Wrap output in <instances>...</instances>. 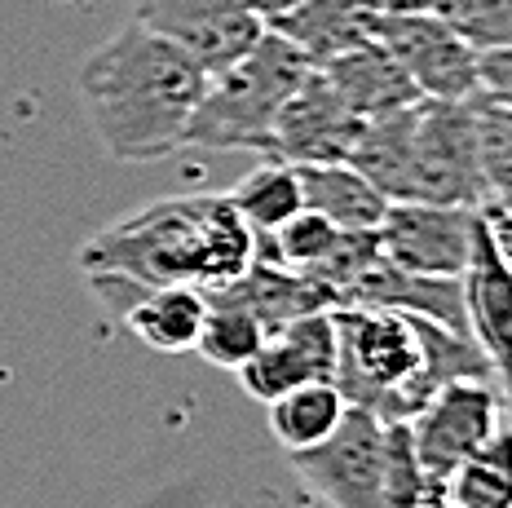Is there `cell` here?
Returning a JSON list of instances; mask_svg holds the SVG:
<instances>
[{
  "label": "cell",
  "instance_id": "3",
  "mask_svg": "<svg viewBox=\"0 0 512 508\" xmlns=\"http://www.w3.org/2000/svg\"><path fill=\"white\" fill-rule=\"evenodd\" d=\"M336 372L332 385L345 394L349 407H362L380 425H407L429 402L424 389V354L420 327L411 314L384 310V305H336Z\"/></svg>",
  "mask_w": 512,
  "mask_h": 508
},
{
  "label": "cell",
  "instance_id": "26",
  "mask_svg": "<svg viewBox=\"0 0 512 508\" xmlns=\"http://www.w3.org/2000/svg\"><path fill=\"white\" fill-rule=\"evenodd\" d=\"M482 221H486V235L490 243H495V252H499V261H504V270L512 274V213L504 204H482Z\"/></svg>",
  "mask_w": 512,
  "mask_h": 508
},
{
  "label": "cell",
  "instance_id": "11",
  "mask_svg": "<svg viewBox=\"0 0 512 508\" xmlns=\"http://www.w3.org/2000/svg\"><path fill=\"white\" fill-rule=\"evenodd\" d=\"M358 115L336 98V89L323 80V71L309 67L305 80L292 89V98L274 115L270 142H265L261 160L283 164H332L345 160L358 133Z\"/></svg>",
  "mask_w": 512,
  "mask_h": 508
},
{
  "label": "cell",
  "instance_id": "12",
  "mask_svg": "<svg viewBox=\"0 0 512 508\" xmlns=\"http://www.w3.org/2000/svg\"><path fill=\"white\" fill-rule=\"evenodd\" d=\"M332 372H336V327H332V310H318L270 332L265 345L234 376H239L243 394L270 407L287 389L309 385V380H332Z\"/></svg>",
  "mask_w": 512,
  "mask_h": 508
},
{
  "label": "cell",
  "instance_id": "17",
  "mask_svg": "<svg viewBox=\"0 0 512 508\" xmlns=\"http://www.w3.org/2000/svg\"><path fill=\"white\" fill-rule=\"evenodd\" d=\"M301 177V199L309 213L332 221L336 230H376L389 199L380 195L354 164L332 160V164H292Z\"/></svg>",
  "mask_w": 512,
  "mask_h": 508
},
{
  "label": "cell",
  "instance_id": "8",
  "mask_svg": "<svg viewBox=\"0 0 512 508\" xmlns=\"http://www.w3.org/2000/svg\"><path fill=\"white\" fill-rule=\"evenodd\" d=\"M287 464L327 508H384V425L371 411L349 407L332 438Z\"/></svg>",
  "mask_w": 512,
  "mask_h": 508
},
{
  "label": "cell",
  "instance_id": "10",
  "mask_svg": "<svg viewBox=\"0 0 512 508\" xmlns=\"http://www.w3.org/2000/svg\"><path fill=\"white\" fill-rule=\"evenodd\" d=\"M477 208L451 204H389L376 226L380 261L407 274H451L460 279L473 252Z\"/></svg>",
  "mask_w": 512,
  "mask_h": 508
},
{
  "label": "cell",
  "instance_id": "5",
  "mask_svg": "<svg viewBox=\"0 0 512 508\" xmlns=\"http://www.w3.org/2000/svg\"><path fill=\"white\" fill-rule=\"evenodd\" d=\"M398 204H451V208H482L490 190L477 168V137L468 102L420 98L411 129V160Z\"/></svg>",
  "mask_w": 512,
  "mask_h": 508
},
{
  "label": "cell",
  "instance_id": "4",
  "mask_svg": "<svg viewBox=\"0 0 512 508\" xmlns=\"http://www.w3.org/2000/svg\"><path fill=\"white\" fill-rule=\"evenodd\" d=\"M309 62L296 45H287L274 31H261V40L230 67L212 71L204 84L195 115L186 124V142L195 151H265L274 129V115L292 89L305 80Z\"/></svg>",
  "mask_w": 512,
  "mask_h": 508
},
{
  "label": "cell",
  "instance_id": "14",
  "mask_svg": "<svg viewBox=\"0 0 512 508\" xmlns=\"http://www.w3.org/2000/svg\"><path fill=\"white\" fill-rule=\"evenodd\" d=\"M318 71H323V80L332 84L336 98L345 102L358 120L389 115L398 107L420 102V89L411 84V76L389 54H384V45H376L371 36L362 40V45L345 49V54H336L332 62H323Z\"/></svg>",
  "mask_w": 512,
  "mask_h": 508
},
{
  "label": "cell",
  "instance_id": "1",
  "mask_svg": "<svg viewBox=\"0 0 512 508\" xmlns=\"http://www.w3.org/2000/svg\"><path fill=\"white\" fill-rule=\"evenodd\" d=\"M76 84L102 151L120 164H155L186 151L181 142L208 71L173 40L128 18L84 58Z\"/></svg>",
  "mask_w": 512,
  "mask_h": 508
},
{
  "label": "cell",
  "instance_id": "28",
  "mask_svg": "<svg viewBox=\"0 0 512 508\" xmlns=\"http://www.w3.org/2000/svg\"><path fill=\"white\" fill-rule=\"evenodd\" d=\"M243 5H248L252 14L261 18V23H270V18H279V14H283V9H292L296 0H243Z\"/></svg>",
  "mask_w": 512,
  "mask_h": 508
},
{
  "label": "cell",
  "instance_id": "16",
  "mask_svg": "<svg viewBox=\"0 0 512 508\" xmlns=\"http://www.w3.org/2000/svg\"><path fill=\"white\" fill-rule=\"evenodd\" d=\"M265 31L301 49L309 67H323L336 54L367 40V9L358 0H296L292 9L270 18Z\"/></svg>",
  "mask_w": 512,
  "mask_h": 508
},
{
  "label": "cell",
  "instance_id": "9",
  "mask_svg": "<svg viewBox=\"0 0 512 508\" xmlns=\"http://www.w3.org/2000/svg\"><path fill=\"white\" fill-rule=\"evenodd\" d=\"M133 23L186 49L208 76L239 62L265 31L243 0H137Z\"/></svg>",
  "mask_w": 512,
  "mask_h": 508
},
{
  "label": "cell",
  "instance_id": "24",
  "mask_svg": "<svg viewBox=\"0 0 512 508\" xmlns=\"http://www.w3.org/2000/svg\"><path fill=\"white\" fill-rule=\"evenodd\" d=\"M468 111H473L477 168H482L490 199H499L504 190H512V102H499L477 89L468 98Z\"/></svg>",
  "mask_w": 512,
  "mask_h": 508
},
{
  "label": "cell",
  "instance_id": "2",
  "mask_svg": "<svg viewBox=\"0 0 512 508\" xmlns=\"http://www.w3.org/2000/svg\"><path fill=\"white\" fill-rule=\"evenodd\" d=\"M256 261L252 226L234 213L230 195L155 199L111 221L80 248L84 274H115L137 288L217 292Z\"/></svg>",
  "mask_w": 512,
  "mask_h": 508
},
{
  "label": "cell",
  "instance_id": "22",
  "mask_svg": "<svg viewBox=\"0 0 512 508\" xmlns=\"http://www.w3.org/2000/svg\"><path fill=\"white\" fill-rule=\"evenodd\" d=\"M446 491L464 508H512V420H504L486 447H477L451 473Z\"/></svg>",
  "mask_w": 512,
  "mask_h": 508
},
{
  "label": "cell",
  "instance_id": "6",
  "mask_svg": "<svg viewBox=\"0 0 512 508\" xmlns=\"http://www.w3.org/2000/svg\"><path fill=\"white\" fill-rule=\"evenodd\" d=\"M508 416L504 389L495 380H451L407 420V438L415 464L429 482H451V473L486 447Z\"/></svg>",
  "mask_w": 512,
  "mask_h": 508
},
{
  "label": "cell",
  "instance_id": "13",
  "mask_svg": "<svg viewBox=\"0 0 512 508\" xmlns=\"http://www.w3.org/2000/svg\"><path fill=\"white\" fill-rule=\"evenodd\" d=\"M464 319L468 336L486 354L490 372L504 389L508 416H512V274L499 261L495 243L486 235L482 208H477V230H473V252L464 266Z\"/></svg>",
  "mask_w": 512,
  "mask_h": 508
},
{
  "label": "cell",
  "instance_id": "19",
  "mask_svg": "<svg viewBox=\"0 0 512 508\" xmlns=\"http://www.w3.org/2000/svg\"><path fill=\"white\" fill-rule=\"evenodd\" d=\"M411 129H415V102L389 111V115H371V120L358 124L354 146H349V155H345V164H354L389 204H398L402 182H407Z\"/></svg>",
  "mask_w": 512,
  "mask_h": 508
},
{
  "label": "cell",
  "instance_id": "15",
  "mask_svg": "<svg viewBox=\"0 0 512 508\" xmlns=\"http://www.w3.org/2000/svg\"><path fill=\"white\" fill-rule=\"evenodd\" d=\"M217 296H226V301L252 310L256 319L265 323V332H279L283 323L305 319V314L336 310L332 288H323V283L309 279V274H301V270L274 266V261H261V257L248 266V274H239L234 283L217 288Z\"/></svg>",
  "mask_w": 512,
  "mask_h": 508
},
{
  "label": "cell",
  "instance_id": "23",
  "mask_svg": "<svg viewBox=\"0 0 512 508\" xmlns=\"http://www.w3.org/2000/svg\"><path fill=\"white\" fill-rule=\"evenodd\" d=\"M265 323L256 319L252 310L226 301V296L208 292V314H204V327H199V341H195V354L204 363L221 367V372H239L243 363L265 345Z\"/></svg>",
  "mask_w": 512,
  "mask_h": 508
},
{
  "label": "cell",
  "instance_id": "25",
  "mask_svg": "<svg viewBox=\"0 0 512 508\" xmlns=\"http://www.w3.org/2000/svg\"><path fill=\"white\" fill-rule=\"evenodd\" d=\"M437 18H446L477 54L512 49V0H437Z\"/></svg>",
  "mask_w": 512,
  "mask_h": 508
},
{
  "label": "cell",
  "instance_id": "29",
  "mask_svg": "<svg viewBox=\"0 0 512 508\" xmlns=\"http://www.w3.org/2000/svg\"><path fill=\"white\" fill-rule=\"evenodd\" d=\"M424 508H464V504L446 491V482H429V500H424Z\"/></svg>",
  "mask_w": 512,
  "mask_h": 508
},
{
  "label": "cell",
  "instance_id": "20",
  "mask_svg": "<svg viewBox=\"0 0 512 508\" xmlns=\"http://www.w3.org/2000/svg\"><path fill=\"white\" fill-rule=\"evenodd\" d=\"M345 411L349 402L332 380H309V385H296L283 398H274L265 420H270V433L283 447V455H296L332 438L336 425L345 420Z\"/></svg>",
  "mask_w": 512,
  "mask_h": 508
},
{
  "label": "cell",
  "instance_id": "18",
  "mask_svg": "<svg viewBox=\"0 0 512 508\" xmlns=\"http://www.w3.org/2000/svg\"><path fill=\"white\" fill-rule=\"evenodd\" d=\"M208 314V292L199 288H151L124 310L120 327L155 354H195Z\"/></svg>",
  "mask_w": 512,
  "mask_h": 508
},
{
  "label": "cell",
  "instance_id": "27",
  "mask_svg": "<svg viewBox=\"0 0 512 508\" xmlns=\"http://www.w3.org/2000/svg\"><path fill=\"white\" fill-rule=\"evenodd\" d=\"M367 14H429L437 0H358Z\"/></svg>",
  "mask_w": 512,
  "mask_h": 508
},
{
  "label": "cell",
  "instance_id": "7",
  "mask_svg": "<svg viewBox=\"0 0 512 508\" xmlns=\"http://www.w3.org/2000/svg\"><path fill=\"white\" fill-rule=\"evenodd\" d=\"M367 36L407 71L420 98L468 102L482 89L477 49L433 9L429 14H367Z\"/></svg>",
  "mask_w": 512,
  "mask_h": 508
},
{
  "label": "cell",
  "instance_id": "21",
  "mask_svg": "<svg viewBox=\"0 0 512 508\" xmlns=\"http://www.w3.org/2000/svg\"><path fill=\"white\" fill-rule=\"evenodd\" d=\"M234 213L252 226V235H270L283 221H292L305 208L301 199V177L283 160H261L248 177H239L234 190H226Z\"/></svg>",
  "mask_w": 512,
  "mask_h": 508
}]
</instances>
